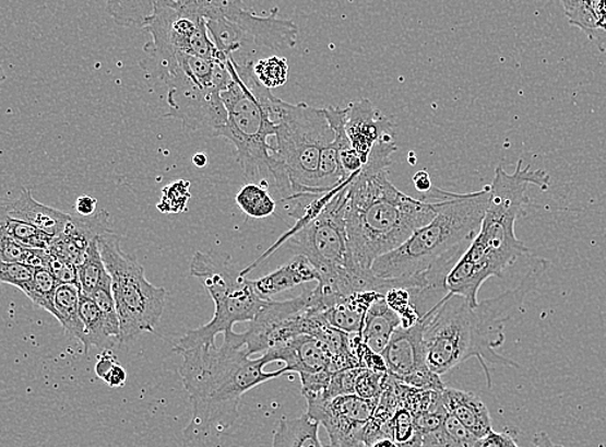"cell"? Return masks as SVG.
<instances>
[{"mask_svg": "<svg viewBox=\"0 0 606 447\" xmlns=\"http://www.w3.org/2000/svg\"><path fill=\"white\" fill-rule=\"evenodd\" d=\"M369 447H400L396 443L393 442L392 438L383 437L377 439L376 443H372Z\"/></svg>", "mask_w": 606, "mask_h": 447, "instance_id": "47", "label": "cell"}, {"mask_svg": "<svg viewBox=\"0 0 606 447\" xmlns=\"http://www.w3.org/2000/svg\"><path fill=\"white\" fill-rule=\"evenodd\" d=\"M546 268V260H535L516 286L478 302L476 307L464 296L451 293L443 296L425 315L427 365L431 372L441 376L470 358H477L491 389L489 364L520 368L518 362L499 354L497 348L506 340L504 324L523 307Z\"/></svg>", "mask_w": 606, "mask_h": 447, "instance_id": "2", "label": "cell"}, {"mask_svg": "<svg viewBox=\"0 0 606 447\" xmlns=\"http://www.w3.org/2000/svg\"><path fill=\"white\" fill-rule=\"evenodd\" d=\"M389 373H378L369 368H359L356 380L355 395L365 400L379 401L385 388Z\"/></svg>", "mask_w": 606, "mask_h": 447, "instance_id": "35", "label": "cell"}, {"mask_svg": "<svg viewBox=\"0 0 606 447\" xmlns=\"http://www.w3.org/2000/svg\"><path fill=\"white\" fill-rule=\"evenodd\" d=\"M82 290L80 286L63 283L55 294V307L58 309V321L70 336L79 339L82 345H86V332L80 315Z\"/></svg>", "mask_w": 606, "mask_h": 447, "instance_id": "24", "label": "cell"}, {"mask_svg": "<svg viewBox=\"0 0 606 447\" xmlns=\"http://www.w3.org/2000/svg\"><path fill=\"white\" fill-rule=\"evenodd\" d=\"M320 273L305 255L295 257L281 266L276 271L251 280L253 289L264 301H272L273 296L285 293L294 287L306 285V283L320 282Z\"/></svg>", "mask_w": 606, "mask_h": 447, "instance_id": "19", "label": "cell"}, {"mask_svg": "<svg viewBox=\"0 0 606 447\" xmlns=\"http://www.w3.org/2000/svg\"><path fill=\"white\" fill-rule=\"evenodd\" d=\"M117 364L116 357L111 356L109 352H104L103 356L98 358L96 364V375L98 378L104 379L105 376L111 370L112 366Z\"/></svg>", "mask_w": 606, "mask_h": 447, "instance_id": "43", "label": "cell"}, {"mask_svg": "<svg viewBox=\"0 0 606 447\" xmlns=\"http://www.w3.org/2000/svg\"><path fill=\"white\" fill-rule=\"evenodd\" d=\"M400 326V316L387 304L383 296L371 305L366 315L361 337L371 351L382 354Z\"/></svg>", "mask_w": 606, "mask_h": 447, "instance_id": "22", "label": "cell"}, {"mask_svg": "<svg viewBox=\"0 0 606 447\" xmlns=\"http://www.w3.org/2000/svg\"><path fill=\"white\" fill-rule=\"evenodd\" d=\"M238 2L239 0H105L110 17L122 27H143L158 3H166L176 9L199 13L206 20H213Z\"/></svg>", "mask_w": 606, "mask_h": 447, "instance_id": "15", "label": "cell"}, {"mask_svg": "<svg viewBox=\"0 0 606 447\" xmlns=\"http://www.w3.org/2000/svg\"><path fill=\"white\" fill-rule=\"evenodd\" d=\"M35 268L23 262H0V281L24 291L34 280Z\"/></svg>", "mask_w": 606, "mask_h": 447, "instance_id": "36", "label": "cell"}, {"mask_svg": "<svg viewBox=\"0 0 606 447\" xmlns=\"http://www.w3.org/2000/svg\"><path fill=\"white\" fill-rule=\"evenodd\" d=\"M378 402L356 395L337 396L307 402V414L328 431L330 447H368L365 428L376 414Z\"/></svg>", "mask_w": 606, "mask_h": 447, "instance_id": "13", "label": "cell"}, {"mask_svg": "<svg viewBox=\"0 0 606 447\" xmlns=\"http://www.w3.org/2000/svg\"><path fill=\"white\" fill-rule=\"evenodd\" d=\"M231 80L223 91L227 122L215 134L236 146L245 179L274 190L271 140L276 133L268 108V90L253 75V66L239 67L228 59Z\"/></svg>", "mask_w": 606, "mask_h": 447, "instance_id": "8", "label": "cell"}, {"mask_svg": "<svg viewBox=\"0 0 606 447\" xmlns=\"http://www.w3.org/2000/svg\"><path fill=\"white\" fill-rule=\"evenodd\" d=\"M535 447H566L559 444H555L547 435L546 432H538L537 435L534 436Z\"/></svg>", "mask_w": 606, "mask_h": 447, "instance_id": "45", "label": "cell"}, {"mask_svg": "<svg viewBox=\"0 0 606 447\" xmlns=\"http://www.w3.org/2000/svg\"><path fill=\"white\" fill-rule=\"evenodd\" d=\"M319 303L314 289L302 291L299 296L284 302L266 301L249 329L238 333V342L250 356L265 353L299 336H313L322 325V317L314 309Z\"/></svg>", "mask_w": 606, "mask_h": 447, "instance_id": "12", "label": "cell"}, {"mask_svg": "<svg viewBox=\"0 0 606 447\" xmlns=\"http://www.w3.org/2000/svg\"><path fill=\"white\" fill-rule=\"evenodd\" d=\"M79 275L83 294L90 296L97 290L111 289V277L103 260L97 238L91 244L86 258L79 267Z\"/></svg>", "mask_w": 606, "mask_h": 447, "instance_id": "26", "label": "cell"}, {"mask_svg": "<svg viewBox=\"0 0 606 447\" xmlns=\"http://www.w3.org/2000/svg\"><path fill=\"white\" fill-rule=\"evenodd\" d=\"M97 200L94 197L84 195L75 201V211L81 217H91L96 215Z\"/></svg>", "mask_w": 606, "mask_h": 447, "instance_id": "40", "label": "cell"}, {"mask_svg": "<svg viewBox=\"0 0 606 447\" xmlns=\"http://www.w3.org/2000/svg\"><path fill=\"white\" fill-rule=\"evenodd\" d=\"M215 304L213 319L199 329L189 330L174 346L182 354L201 346L216 345L218 333L234 332L236 324L251 322L266 301L259 296L251 280L221 254L197 251L189 268Z\"/></svg>", "mask_w": 606, "mask_h": 447, "instance_id": "9", "label": "cell"}, {"mask_svg": "<svg viewBox=\"0 0 606 447\" xmlns=\"http://www.w3.org/2000/svg\"><path fill=\"white\" fill-rule=\"evenodd\" d=\"M192 161H193V165L199 168H203L209 165V157L204 153L194 154Z\"/></svg>", "mask_w": 606, "mask_h": 447, "instance_id": "46", "label": "cell"}, {"mask_svg": "<svg viewBox=\"0 0 606 447\" xmlns=\"http://www.w3.org/2000/svg\"><path fill=\"white\" fill-rule=\"evenodd\" d=\"M190 198H192V193H190V181H174L162 189V196L157 204V210L162 212V214L167 215L185 214L188 210Z\"/></svg>", "mask_w": 606, "mask_h": 447, "instance_id": "33", "label": "cell"}, {"mask_svg": "<svg viewBox=\"0 0 606 447\" xmlns=\"http://www.w3.org/2000/svg\"><path fill=\"white\" fill-rule=\"evenodd\" d=\"M396 152L394 134L380 140L345 195L344 222L352 260L363 272H371L373 261L404 245L436 216L435 202L407 196L389 179Z\"/></svg>", "mask_w": 606, "mask_h": 447, "instance_id": "1", "label": "cell"}, {"mask_svg": "<svg viewBox=\"0 0 606 447\" xmlns=\"http://www.w3.org/2000/svg\"><path fill=\"white\" fill-rule=\"evenodd\" d=\"M385 437L392 438L400 447H421V433L415 417L405 408H400L385 423Z\"/></svg>", "mask_w": 606, "mask_h": 447, "instance_id": "30", "label": "cell"}, {"mask_svg": "<svg viewBox=\"0 0 606 447\" xmlns=\"http://www.w3.org/2000/svg\"><path fill=\"white\" fill-rule=\"evenodd\" d=\"M80 315L84 325V332H86V345L83 346L84 353L88 354L93 346L108 348L119 343L111 336L109 326L93 297L83 293L81 294Z\"/></svg>", "mask_w": 606, "mask_h": 447, "instance_id": "25", "label": "cell"}, {"mask_svg": "<svg viewBox=\"0 0 606 447\" xmlns=\"http://www.w3.org/2000/svg\"><path fill=\"white\" fill-rule=\"evenodd\" d=\"M591 42L601 49L602 52L606 51V30H590L584 32Z\"/></svg>", "mask_w": 606, "mask_h": 447, "instance_id": "44", "label": "cell"}, {"mask_svg": "<svg viewBox=\"0 0 606 447\" xmlns=\"http://www.w3.org/2000/svg\"><path fill=\"white\" fill-rule=\"evenodd\" d=\"M475 447H518V443L509 431H492L489 435L478 438Z\"/></svg>", "mask_w": 606, "mask_h": 447, "instance_id": "39", "label": "cell"}, {"mask_svg": "<svg viewBox=\"0 0 606 447\" xmlns=\"http://www.w3.org/2000/svg\"><path fill=\"white\" fill-rule=\"evenodd\" d=\"M268 108L276 127L271 154L278 203L285 204L306 195H323L320 189L321 155L323 149L335 141L325 109L288 104L272 92Z\"/></svg>", "mask_w": 606, "mask_h": 447, "instance_id": "7", "label": "cell"}, {"mask_svg": "<svg viewBox=\"0 0 606 447\" xmlns=\"http://www.w3.org/2000/svg\"><path fill=\"white\" fill-rule=\"evenodd\" d=\"M320 425L308 414L281 419L273 433L272 447H330L321 442Z\"/></svg>", "mask_w": 606, "mask_h": 447, "instance_id": "23", "label": "cell"}, {"mask_svg": "<svg viewBox=\"0 0 606 447\" xmlns=\"http://www.w3.org/2000/svg\"><path fill=\"white\" fill-rule=\"evenodd\" d=\"M569 23L586 32L595 27L601 0H560Z\"/></svg>", "mask_w": 606, "mask_h": 447, "instance_id": "34", "label": "cell"}, {"mask_svg": "<svg viewBox=\"0 0 606 447\" xmlns=\"http://www.w3.org/2000/svg\"><path fill=\"white\" fill-rule=\"evenodd\" d=\"M345 131H347L352 148L355 149L365 165L379 141L394 134L391 120L382 115V111L378 110L368 98H361L347 106Z\"/></svg>", "mask_w": 606, "mask_h": 447, "instance_id": "17", "label": "cell"}, {"mask_svg": "<svg viewBox=\"0 0 606 447\" xmlns=\"http://www.w3.org/2000/svg\"><path fill=\"white\" fill-rule=\"evenodd\" d=\"M384 299L399 316L414 305L412 291L406 287L390 289L384 294Z\"/></svg>", "mask_w": 606, "mask_h": 447, "instance_id": "38", "label": "cell"}, {"mask_svg": "<svg viewBox=\"0 0 606 447\" xmlns=\"http://www.w3.org/2000/svg\"><path fill=\"white\" fill-rule=\"evenodd\" d=\"M207 30L218 51L239 67L256 66L259 60L290 51L299 39L298 25L281 19L278 9L259 16L243 0L223 15L207 20Z\"/></svg>", "mask_w": 606, "mask_h": 447, "instance_id": "11", "label": "cell"}, {"mask_svg": "<svg viewBox=\"0 0 606 447\" xmlns=\"http://www.w3.org/2000/svg\"><path fill=\"white\" fill-rule=\"evenodd\" d=\"M413 183L415 189H417L421 195L429 193V191L433 188L431 176H429L425 169H421V172H418L413 176Z\"/></svg>", "mask_w": 606, "mask_h": 447, "instance_id": "42", "label": "cell"}, {"mask_svg": "<svg viewBox=\"0 0 606 447\" xmlns=\"http://www.w3.org/2000/svg\"><path fill=\"white\" fill-rule=\"evenodd\" d=\"M12 219L23 220L25 223L38 226L54 238L67 230L70 220L73 216L66 212L48 208V205L38 202L32 195L29 189H21L20 195L12 200L4 201L2 204V214Z\"/></svg>", "mask_w": 606, "mask_h": 447, "instance_id": "18", "label": "cell"}, {"mask_svg": "<svg viewBox=\"0 0 606 447\" xmlns=\"http://www.w3.org/2000/svg\"><path fill=\"white\" fill-rule=\"evenodd\" d=\"M144 54L140 68L167 90L165 117L179 119L185 131H210L215 137L228 118L222 97L231 80L227 56L215 45L168 48L146 44Z\"/></svg>", "mask_w": 606, "mask_h": 447, "instance_id": "6", "label": "cell"}, {"mask_svg": "<svg viewBox=\"0 0 606 447\" xmlns=\"http://www.w3.org/2000/svg\"><path fill=\"white\" fill-rule=\"evenodd\" d=\"M253 75L268 90L284 86L288 78L287 60L284 56H271V58L259 60L253 66Z\"/></svg>", "mask_w": 606, "mask_h": 447, "instance_id": "32", "label": "cell"}, {"mask_svg": "<svg viewBox=\"0 0 606 447\" xmlns=\"http://www.w3.org/2000/svg\"><path fill=\"white\" fill-rule=\"evenodd\" d=\"M181 356L179 374L193 407L192 422L185 435L192 444L209 443L229 431L239 416L238 407L245 393L287 374L284 367L264 372L270 358L265 354L251 358L239 344L236 331L225 333L221 346H201Z\"/></svg>", "mask_w": 606, "mask_h": 447, "instance_id": "3", "label": "cell"}, {"mask_svg": "<svg viewBox=\"0 0 606 447\" xmlns=\"http://www.w3.org/2000/svg\"><path fill=\"white\" fill-rule=\"evenodd\" d=\"M549 179L551 177L542 169L524 167L523 161H519L512 174L502 166L497 167L482 228L451 269L447 279L449 293L466 297L476 307L478 293L486 281L491 277H502L507 268L531 254L516 236V223L531 204L527 188L534 186L547 190Z\"/></svg>", "mask_w": 606, "mask_h": 447, "instance_id": "5", "label": "cell"}, {"mask_svg": "<svg viewBox=\"0 0 606 447\" xmlns=\"http://www.w3.org/2000/svg\"><path fill=\"white\" fill-rule=\"evenodd\" d=\"M441 396L449 414L458 419L472 435L482 438L492 432L489 409L480 397L454 388L442 389Z\"/></svg>", "mask_w": 606, "mask_h": 447, "instance_id": "21", "label": "cell"}, {"mask_svg": "<svg viewBox=\"0 0 606 447\" xmlns=\"http://www.w3.org/2000/svg\"><path fill=\"white\" fill-rule=\"evenodd\" d=\"M490 186L474 193H451L433 187L423 197L436 204V216L415 232L404 245L373 261L371 272L382 280H414L449 293L451 269L482 228L488 209Z\"/></svg>", "mask_w": 606, "mask_h": 447, "instance_id": "4", "label": "cell"}, {"mask_svg": "<svg viewBox=\"0 0 606 447\" xmlns=\"http://www.w3.org/2000/svg\"><path fill=\"white\" fill-rule=\"evenodd\" d=\"M270 362H284L287 374L340 373L334 353L322 339L308 336L296 337L268 351Z\"/></svg>", "mask_w": 606, "mask_h": 447, "instance_id": "16", "label": "cell"}, {"mask_svg": "<svg viewBox=\"0 0 606 447\" xmlns=\"http://www.w3.org/2000/svg\"><path fill=\"white\" fill-rule=\"evenodd\" d=\"M127 373L124 368L118 364L112 366L111 370L103 379L111 388H121L126 385Z\"/></svg>", "mask_w": 606, "mask_h": 447, "instance_id": "41", "label": "cell"}, {"mask_svg": "<svg viewBox=\"0 0 606 447\" xmlns=\"http://www.w3.org/2000/svg\"><path fill=\"white\" fill-rule=\"evenodd\" d=\"M0 233L16 240L20 245L38 248V250H48L55 240L52 236L39 230L38 226L4 215H0Z\"/></svg>", "mask_w": 606, "mask_h": 447, "instance_id": "28", "label": "cell"}, {"mask_svg": "<svg viewBox=\"0 0 606 447\" xmlns=\"http://www.w3.org/2000/svg\"><path fill=\"white\" fill-rule=\"evenodd\" d=\"M0 259L4 262H23L34 268L48 267V250H38L16 243L5 234L0 233Z\"/></svg>", "mask_w": 606, "mask_h": 447, "instance_id": "31", "label": "cell"}, {"mask_svg": "<svg viewBox=\"0 0 606 447\" xmlns=\"http://www.w3.org/2000/svg\"><path fill=\"white\" fill-rule=\"evenodd\" d=\"M236 203L246 215L253 219H265L276 214L278 202L274 200L270 189L260 184L248 183L238 191Z\"/></svg>", "mask_w": 606, "mask_h": 447, "instance_id": "27", "label": "cell"}, {"mask_svg": "<svg viewBox=\"0 0 606 447\" xmlns=\"http://www.w3.org/2000/svg\"><path fill=\"white\" fill-rule=\"evenodd\" d=\"M47 268L54 273L60 285L68 283V285L80 286L79 267L72 264V262L62 260L49 252V262Z\"/></svg>", "mask_w": 606, "mask_h": 447, "instance_id": "37", "label": "cell"}, {"mask_svg": "<svg viewBox=\"0 0 606 447\" xmlns=\"http://www.w3.org/2000/svg\"><path fill=\"white\" fill-rule=\"evenodd\" d=\"M98 248L111 277L119 322L121 344L129 343L141 333L154 332L164 316L167 291L146 280L143 266L136 257L121 247V237L105 225L97 234Z\"/></svg>", "mask_w": 606, "mask_h": 447, "instance_id": "10", "label": "cell"}, {"mask_svg": "<svg viewBox=\"0 0 606 447\" xmlns=\"http://www.w3.org/2000/svg\"><path fill=\"white\" fill-rule=\"evenodd\" d=\"M377 291H358V293L337 296L330 307L322 311L325 321L336 330L347 333H361L371 305L383 297Z\"/></svg>", "mask_w": 606, "mask_h": 447, "instance_id": "20", "label": "cell"}, {"mask_svg": "<svg viewBox=\"0 0 606 447\" xmlns=\"http://www.w3.org/2000/svg\"><path fill=\"white\" fill-rule=\"evenodd\" d=\"M60 286L58 280L46 267L35 268L34 280L23 293L38 307L44 308L58 319V309L55 307L56 290Z\"/></svg>", "mask_w": 606, "mask_h": 447, "instance_id": "29", "label": "cell"}, {"mask_svg": "<svg viewBox=\"0 0 606 447\" xmlns=\"http://www.w3.org/2000/svg\"><path fill=\"white\" fill-rule=\"evenodd\" d=\"M427 318L423 316L413 328H400L393 333L389 345L382 356L387 370L404 385L427 389H445L440 375L431 372L427 365V351L425 342Z\"/></svg>", "mask_w": 606, "mask_h": 447, "instance_id": "14", "label": "cell"}]
</instances>
